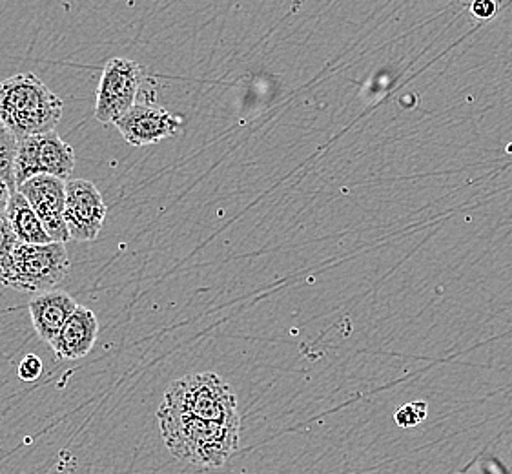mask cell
Wrapping results in <instances>:
<instances>
[{"mask_svg": "<svg viewBox=\"0 0 512 474\" xmlns=\"http://www.w3.org/2000/svg\"><path fill=\"white\" fill-rule=\"evenodd\" d=\"M157 420L168 451L175 458L203 469L225 465L239 447L241 423L206 422L190 414L175 413L163 405Z\"/></svg>", "mask_w": 512, "mask_h": 474, "instance_id": "obj_1", "label": "cell"}, {"mask_svg": "<svg viewBox=\"0 0 512 474\" xmlns=\"http://www.w3.org/2000/svg\"><path fill=\"white\" fill-rule=\"evenodd\" d=\"M62 108L61 97L33 73H19L0 83V121L17 141L55 130Z\"/></svg>", "mask_w": 512, "mask_h": 474, "instance_id": "obj_2", "label": "cell"}, {"mask_svg": "<svg viewBox=\"0 0 512 474\" xmlns=\"http://www.w3.org/2000/svg\"><path fill=\"white\" fill-rule=\"evenodd\" d=\"M70 272V256L64 243H17L0 263V283L10 289L44 294L61 285Z\"/></svg>", "mask_w": 512, "mask_h": 474, "instance_id": "obj_3", "label": "cell"}, {"mask_svg": "<svg viewBox=\"0 0 512 474\" xmlns=\"http://www.w3.org/2000/svg\"><path fill=\"white\" fill-rule=\"evenodd\" d=\"M161 405L206 422L241 423L236 394L216 372H197L175 380L164 392Z\"/></svg>", "mask_w": 512, "mask_h": 474, "instance_id": "obj_4", "label": "cell"}, {"mask_svg": "<svg viewBox=\"0 0 512 474\" xmlns=\"http://www.w3.org/2000/svg\"><path fill=\"white\" fill-rule=\"evenodd\" d=\"M75 168V152L55 130L21 139L13 161L15 188L35 176L68 181Z\"/></svg>", "mask_w": 512, "mask_h": 474, "instance_id": "obj_5", "label": "cell"}, {"mask_svg": "<svg viewBox=\"0 0 512 474\" xmlns=\"http://www.w3.org/2000/svg\"><path fill=\"white\" fill-rule=\"evenodd\" d=\"M141 84L143 68L137 62L123 57L106 62L95 92V119L99 123L113 124L123 117L134 106Z\"/></svg>", "mask_w": 512, "mask_h": 474, "instance_id": "obj_6", "label": "cell"}, {"mask_svg": "<svg viewBox=\"0 0 512 474\" xmlns=\"http://www.w3.org/2000/svg\"><path fill=\"white\" fill-rule=\"evenodd\" d=\"M108 207L92 181H66L64 223L73 241H95L103 230Z\"/></svg>", "mask_w": 512, "mask_h": 474, "instance_id": "obj_7", "label": "cell"}, {"mask_svg": "<svg viewBox=\"0 0 512 474\" xmlns=\"http://www.w3.org/2000/svg\"><path fill=\"white\" fill-rule=\"evenodd\" d=\"M17 192L26 197L53 243H66L70 239L64 223L66 181L53 176H35L17 186Z\"/></svg>", "mask_w": 512, "mask_h": 474, "instance_id": "obj_8", "label": "cell"}, {"mask_svg": "<svg viewBox=\"0 0 512 474\" xmlns=\"http://www.w3.org/2000/svg\"><path fill=\"white\" fill-rule=\"evenodd\" d=\"M113 124L128 145L146 146L174 137L183 128V119L159 104L143 103L134 104Z\"/></svg>", "mask_w": 512, "mask_h": 474, "instance_id": "obj_9", "label": "cell"}, {"mask_svg": "<svg viewBox=\"0 0 512 474\" xmlns=\"http://www.w3.org/2000/svg\"><path fill=\"white\" fill-rule=\"evenodd\" d=\"M99 336V321L92 310L79 307L73 310L72 316L66 320L50 343L59 360H81L90 351Z\"/></svg>", "mask_w": 512, "mask_h": 474, "instance_id": "obj_10", "label": "cell"}, {"mask_svg": "<svg viewBox=\"0 0 512 474\" xmlns=\"http://www.w3.org/2000/svg\"><path fill=\"white\" fill-rule=\"evenodd\" d=\"M28 307H30L31 323L37 336L46 343H52L62 329V325L72 316L73 310L77 309V303L70 294L61 290H52V292L35 296Z\"/></svg>", "mask_w": 512, "mask_h": 474, "instance_id": "obj_11", "label": "cell"}, {"mask_svg": "<svg viewBox=\"0 0 512 474\" xmlns=\"http://www.w3.org/2000/svg\"><path fill=\"white\" fill-rule=\"evenodd\" d=\"M4 214L10 223L13 236L17 237L19 243H30V245L53 243L52 237L48 236L39 217L33 212V208L30 207V203L26 201V197L22 196L21 192H17V190L11 192L10 201H8V207L4 210Z\"/></svg>", "mask_w": 512, "mask_h": 474, "instance_id": "obj_12", "label": "cell"}, {"mask_svg": "<svg viewBox=\"0 0 512 474\" xmlns=\"http://www.w3.org/2000/svg\"><path fill=\"white\" fill-rule=\"evenodd\" d=\"M17 145L19 141L15 135L0 121V179H4L8 185L15 188V179H13V161L17 154Z\"/></svg>", "mask_w": 512, "mask_h": 474, "instance_id": "obj_13", "label": "cell"}, {"mask_svg": "<svg viewBox=\"0 0 512 474\" xmlns=\"http://www.w3.org/2000/svg\"><path fill=\"white\" fill-rule=\"evenodd\" d=\"M427 413H429L427 402H421V400L410 402L394 413V423L401 429H410V427H416L421 422H425Z\"/></svg>", "mask_w": 512, "mask_h": 474, "instance_id": "obj_14", "label": "cell"}, {"mask_svg": "<svg viewBox=\"0 0 512 474\" xmlns=\"http://www.w3.org/2000/svg\"><path fill=\"white\" fill-rule=\"evenodd\" d=\"M42 371H44L42 360L35 354L24 356L19 363V378L22 382H37L42 376Z\"/></svg>", "mask_w": 512, "mask_h": 474, "instance_id": "obj_15", "label": "cell"}, {"mask_svg": "<svg viewBox=\"0 0 512 474\" xmlns=\"http://www.w3.org/2000/svg\"><path fill=\"white\" fill-rule=\"evenodd\" d=\"M19 241H17V237L13 236V232H11L10 223H8V219H6V214L2 212L0 214V263H2V259L8 258L11 254V250L15 248Z\"/></svg>", "mask_w": 512, "mask_h": 474, "instance_id": "obj_16", "label": "cell"}, {"mask_svg": "<svg viewBox=\"0 0 512 474\" xmlns=\"http://www.w3.org/2000/svg\"><path fill=\"white\" fill-rule=\"evenodd\" d=\"M498 2L496 0H472L471 11L472 15L478 21H489L496 13H498Z\"/></svg>", "mask_w": 512, "mask_h": 474, "instance_id": "obj_17", "label": "cell"}, {"mask_svg": "<svg viewBox=\"0 0 512 474\" xmlns=\"http://www.w3.org/2000/svg\"><path fill=\"white\" fill-rule=\"evenodd\" d=\"M13 190H17V188H13L4 179H0V214L8 207V201H10Z\"/></svg>", "mask_w": 512, "mask_h": 474, "instance_id": "obj_18", "label": "cell"}]
</instances>
